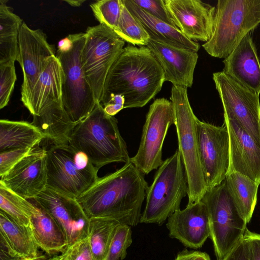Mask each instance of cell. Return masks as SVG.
<instances>
[{
    "instance_id": "1",
    "label": "cell",
    "mask_w": 260,
    "mask_h": 260,
    "mask_svg": "<svg viewBox=\"0 0 260 260\" xmlns=\"http://www.w3.org/2000/svg\"><path fill=\"white\" fill-rule=\"evenodd\" d=\"M148 185L144 175L131 161L97 179L77 201L89 219L110 217L121 224L136 226Z\"/></svg>"
},
{
    "instance_id": "2",
    "label": "cell",
    "mask_w": 260,
    "mask_h": 260,
    "mask_svg": "<svg viewBox=\"0 0 260 260\" xmlns=\"http://www.w3.org/2000/svg\"><path fill=\"white\" fill-rule=\"evenodd\" d=\"M165 81L164 71L150 49L128 45L109 72L101 102L120 94L125 99L124 109L141 108L161 90Z\"/></svg>"
},
{
    "instance_id": "3",
    "label": "cell",
    "mask_w": 260,
    "mask_h": 260,
    "mask_svg": "<svg viewBox=\"0 0 260 260\" xmlns=\"http://www.w3.org/2000/svg\"><path fill=\"white\" fill-rule=\"evenodd\" d=\"M69 144L84 153L97 168L113 162L130 161L127 146L115 116L96 103L84 119L74 127Z\"/></svg>"
},
{
    "instance_id": "4",
    "label": "cell",
    "mask_w": 260,
    "mask_h": 260,
    "mask_svg": "<svg viewBox=\"0 0 260 260\" xmlns=\"http://www.w3.org/2000/svg\"><path fill=\"white\" fill-rule=\"evenodd\" d=\"M260 23V0H218L214 27L202 47L211 56L226 57Z\"/></svg>"
},
{
    "instance_id": "5",
    "label": "cell",
    "mask_w": 260,
    "mask_h": 260,
    "mask_svg": "<svg viewBox=\"0 0 260 260\" xmlns=\"http://www.w3.org/2000/svg\"><path fill=\"white\" fill-rule=\"evenodd\" d=\"M187 88L173 86L172 103L178 142L187 175L190 205L201 201L207 187L200 160L197 132L198 118L190 106Z\"/></svg>"
},
{
    "instance_id": "6",
    "label": "cell",
    "mask_w": 260,
    "mask_h": 260,
    "mask_svg": "<svg viewBox=\"0 0 260 260\" xmlns=\"http://www.w3.org/2000/svg\"><path fill=\"white\" fill-rule=\"evenodd\" d=\"M188 186L184 166L178 149L157 169L148 187L141 223L162 224L180 209L182 199L188 195Z\"/></svg>"
},
{
    "instance_id": "7",
    "label": "cell",
    "mask_w": 260,
    "mask_h": 260,
    "mask_svg": "<svg viewBox=\"0 0 260 260\" xmlns=\"http://www.w3.org/2000/svg\"><path fill=\"white\" fill-rule=\"evenodd\" d=\"M47 150V186L77 199L98 178L88 156L70 144H52Z\"/></svg>"
},
{
    "instance_id": "8",
    "label": "cell",
    "mask_w": 260,
    "mask_h": 260,
    "mask_svg": "<svg viewBox=\"0 0 260 260\" xmlns=\"http://www.w3.org/2000/svg\"><path fill=\"white\" fill-rule=\"evenodd\" d=\"M201 201L207 208L209 237L217 260H223L243 239L247 223L235 206L225 179L219 185L207 188Z\"/></svg>"
},
{
    "instance_id": "9",
    "label": "cell",
    "mask_w": 260,
    "mask_h": 260,
    "mask_svg": "<svg viewBox=\"0 0 260 260\" xmlns=\"http://www.w3.org/2000/svg\"><path fill=\"white\" fill-rule=\"evenodd\" d=\"M73 45L70 50H57L56 57L62 70V103L66 113L75 124L87 117L96 104L82 66L81 53L85 32L69 35Z\"/></svg>"
},
{
    "instance_id": "10",
    "label": "cell",
    "mask_w": 260,
    "mask_h": 260,
    "mask_svg": "<svg viewBox=\"0 0 260 260\" xmlns=\"http://www.w3.org/2000/svg\"><path fill=\"white\" fill-rule=\"evenodd\" d=\"M81 53L82 68L96 103H100L104 85L112 65L122 52L125 41L103 24L87 27Z\"/></svg>"
},
{
    "instance_id": "11",
    "label": "cell",
    "mask_w": 260,
    "mask_h": 260,
    "mask_svg": "<svg viewBox=\"0 0 260 260\" xmlns=\"http://www.w3.org/2000/svg\"><path fill=\"white\" fill-rule=\"evenodd\" d=\"M175 122L171 101L157 99L150 106L143 127L140 145L132 162L144 175L162 164V148L168 130Z\"/></svg>"
},
{
    "instance_id": "12",
    "label": "cell",
    "mask_w": 260,
    "mask_h": 260,
    "mask_svg": "<svg viewBox=\"0 0 260 260\" xmlns=\"http://www.w3.org/2000/svg\"><path fill=\"white\" fill-rule=\"evenodd\" d=\"M224 117L236 121L260 147L259 95L235 81L223 71L213 74Z\"/></svg>"
},
{
    "instance_id": "13",
    "label": "cell",
    "mask_w": 260,
    "mask_h": 260,
    "mask_svg": "<svg viewBox=\"0 0 260 260\" xmlns=\"http://www.w3.org/2000/svg\"><path fill=\"white\" fill-rule=\"evenodd\" d=\"M18 41L16 60L23 72L21 100L24 105L39 77L56 56V51L54 45L49 44L42 29H32L24 21L19 30Z\"/></svg>"
},
{
    "instance_id": "14",
    "label": "cell",
    "mask_w": 260,
    "mask_h": 260,
    "mask_svg": "<svg viewBox=\"0 0 260 260\" xmlns=\"http://www.w3.org/2000/svg\"><path fill=\"white\" fill-rule=\"evenodd\" d=\"M198 146L207 188L220 184L226 178L230 164L229 135L224 123L216 126L197 121Z\"/></svg>"
},
{
    "instance_id": "15",
    "label": "cell",
    "mask_w": 260,
    "mask_h": 260,
    "mask_svg": "<svg viewBox=\"0 0 260 260\" xmlns=\"http://www.w3.org/2000/svg\"><path fill=\"white\" fill-rule=\"evenodd\" d=\"M33 200L60 226L68 247L88 237L89 219L77 199L47 186Z\"/></svg>"
},
{
    "instance_id": "16",
    "label": "cell",
    "mask_w": 260,
    "mask_h": 260,
    "mask_svg": "<svg viewBox=\"0 0 260 260\" xmlns=\"http://www.w3.org/2000/svg\"><path fill=\"white\" fill-rule=\"evenodd\" d=\"M47 150L39 145L18 162L0 182L27 200L34 199L47 186Z\"/></svg>"
},
{
    "instance_id": "17",
    "label": "cell",
    "mask_w": 260,
    "mask_h": 260,
    "mask_svg": "<svg viewBox=\"0 0 260 260\" xmlns=\"http://www.w3.org/2000/svg\"><path fill=\"white\" fill-rule=\"evenodd\" d=\"M176 27L192 41L207 42L214 27L215 7L199 0H165Z\"/></svg>"
},
{
    "instance_id": "18",
    "label": "cell",
    "mask_w": 260,
    "mask_h": 260,
    "mask_svg": "<svg viewBox=\"0 0 260 260\" xmlns=\"http://www.w3.org/2000/svg\"><path fill=\"white\" fill-rule=\"evenodd\" d=\"M146 46L160 65L165 81L173 86H192L198 52L152 38Z\"/></svg>"
},
{
    "instance_id": "19",
    "label": "cell",
    "mask_w": 260,
    "mask_h": 260,
    "mask_svg": "<svg viewBox=\"0 0 260 260\" xmlns=\"http://www.w3.org/2000/svg\"><path fill=\"white\" fill-rule=\"evenodd\" d=\"M169 236L179 240L186 247L198 249L202 247L210 236L207 210L202 201L187 205L168 218L166 224Z\"/></svg>"
},
{
    "instance_id": "20",
    "label": "cell",
    "mask_w": 260,
    "mask_h": 260,
    "mask_svg": "<svg viewBox=\"0 0 260 260\" xmlns=\"http://www.w3.org/2000/svg\"><path fill=\"white\" fill-rule=\"evenodd\" d=\"M229 135L228 173L237 172L260 185V147L235 120L224 116Z\"/></svg>"
},
{
    "instance_id": "21",
    "label": "cell",
    "mask_w": 260,
    "mask_h": 260,
    "mask_svg": "<svg viewBox=\"0 0 260 260\" xmlns=\"http://www.w3.org/2000/svg\"><path fill=\"white\" fill-rule=\"evenodd\" d=\"M223 72L238 84L260 94V60L250 32L225 57Z\"/></svg>"
},
{
    "instance_id": "22",
    "label": "cell",
    "mask_w": 260,
    "mask_h": 260,
    "mask_svg": "<svg viewBox=\"0 0 260 260\" xmlns=\"http://www.w3.org/2000/svg\"><path fill=\"white\" fill-rule=\"evenodd\" d=\"M62 70L53 56L39 77L24 106L32 116L38 115L55 103H62Z\"/></svg>"
},
{
    "instance_id": "23",
    "label": "cell",
    "mask_w": 260,
    "mask_h": 260,
    "mask_svg": "<svg viewBox=\"0 0 260 260\" xmlns=\"http://www.w3.org/2000/svg\"><path fill=\"white\" fill-rule=\"evenodd\" d=\"M34 204L29 228L37 244L48 254L65 252L68 244L62 230L46 210L35 202Z\"/></svg>"
},
{
    "instance_id": "24",
    "label": "cell",
    "mask_w": 260,
    "mask_h": 260,
    "mask_svg": "<svg viewBox=\"0 0 260 260\" xmlns=\"http://www.w3.org/2000/svg\"><path fill=\"white\" fill-rule=\"evenodd\" d=\"M1 243L9 253L21 258L38 260L39 246L29 227L16 222L0 210Z\"/></svg>"
},
{
    "instance_id": "25",
    "label": "cell",
    "mask_w": 260,
    "mask_h": 260,
    "mask_svg": "<svg viewBox=\"0 0 260 260\" xmlns=\"http://www.w3.org/2000/svg\"><path fill=\"white\" fill-rule=\"evenodd\" d=\"M48 139L55 145L69 144L74 123L64 110L62 103H55L33 116L31 122Z\"/></svg>"
},
{
    "instance_id": "26",
    "label": "cell",
    "mask_w": 260,
    "mask_h": 260,
    "mask_svg": "<svg viewBox=\"0 0 260 260\" xmlns=\"http://www.w3.org/2000/svg\"><path fill=\"white\" fill-rule=\"evenodd\" d=\"M127 9L140 21L150 38L175 44L198 52L200 44L188 39L181 31L151 15L135 4L132 0H122Z\"/></svg>"
},
{
    "instance_id": "27",
    "label": "cell",
    "mask_w": 260,
    "mask_h": 260,
    "mask_svg": "<svg viewBox=\"0 0 260 260\" xmlns=\"http://www.w3.org/2000/svg\"><path fill=\"white\" fill-rule=\"evenodd\" d=\"M44 139V135L31 123L0 120V153L18 148H33Z\"/></svg>"
},
{
    "instance_id": "28",
    "label": "cell",
    "mask_w": 260,
    "mask_h": 260,
    "mask_svg": "<svg viewBox=\"0 0 260 260\" xmlns=\"http://www.w3.org/2000/svg\"><path fill=\"white\" fill-rule=\"evenodd\" d=\"M228 192L239 212L248 223L257 202L259 185L237 172L228 174L225 179Z\"/></svg>"
},
{
    "instance_id": "29",
    "label": "cell",
    "mask_w": 260,
    "mask_h": 260,
    "mask_svg": "<svg viewBox=\"0 0 260 260\" xmlns=\"http://www.w3.org/2000/svg\"><path fill=\"white\" fill-rule=\"evenodd\" d=\"M6 2L0 1V63L16 60L19 30L23 22Z\"/></svg>"
},
{
    "instance_id": "30",
    "label": "cell",
    "mask_w": 260,
    "mask_h": 260,
    "mask_svg": "<svg viewBox=\"0 0 260 260\" xmlns=\"http://www.w3.org/2000/svg\"><path fill=\"white\" fill-rule=\"evenodd\" d=\"M117 220L105 217L89 219L88 240L92 254L96 260H107L110 244L117 226Z\"/></svg>"
},
{
    "instance_id": "31",
    "label": "cell",
    "mask_w": 260,
    "mask_h": 260,
    "mask_svg": "<svg viewBox=\"0 0 260 260\" xmlns=\"http://www.w3.org/2000/svg\"><path fill=\"white\" fill-rule=\"evenodd\" d=\"M35 207L31 203L0 182V209L20 225L29 227L30 215Z\"/></svg>"
},
{
    "instance_id": "32",
    "label": "cell",
    "mask_w": 260,
    "mask_h": 260,
    "mask_svg": "<svg viewBox=\"0 0 260 260\" xmlns=\"http://www.w3.org/2000/svg\"><path fill=\"white\" fill-rule=\"evenodd\" d=\"M116 34L134 46H146L150 36L140 21L127 9L121 0V12Z\"/></svg>"
},
{
    "instance_id": "33",
    "label": "cell",
    "mask_w": 260,
    "mask_h": 260,
    "mask_svg": "<svg viewBox=\"0 0 260 260\" xmlns=\"http://www.w3.org/2000/svg\"><path fill=\"white\" fill-rule=\"evenodd\" d=\"M121 0H100L90 5L93 13L100 22L114 31L118 29Z\"/></svg>"
},
{
    "instance_id": "34",
    "label": "cell",
    "mask_w": 260,
    "mask_h": 260,
    "mask_svg": "<svg viewBox=\"0 0 260 260\" xmlns=\"http://www.w3.org/2000/svg\"><path fill=\"white\" fill-rule=\"evenodd\" d=\"M133 242L131 226L119 224L112 238L107 260H123L127 254V249Z\"/></svg>"
},
{
    "instance_id": "35",
    "label": "cell",
    "mask_w": 260,
    "mask_h": 260,
    "mask_svg": "<svg viewBox=\"0 0 260 260\" xmlns=\"http://www.w3.org/2000/svg\"><path fill=\"white\" fill-rule=\"evenodd\" d=\"M14 62L0 63V109L8 105L17 80Z\"/></svg>"
},
{
    "instance_id": "36",
    "label": "cell",
    "mask_w": 260,
    "mask_h": 260,
    "mask_svg": "<svg viewBox=\"0 0 260 260\" xmlns=\"http://www.w3.org/2000/svg\"><path fill=\"white\" fill-rule=\"evenodd\" d=\"M143 10L166 23L176 27L164 0H132Z\"/></svg>"
},
{
    "instance_id": "37",
    "label": "cell",
    "mask_w": 260,
    "mask_h": 260,
    "mask_svg": "<svg viewBox=\"0 0 260 260\" xmlns=\"http://www.w3.org/2000/svg\"><path fill=\"white\" fill-rule=\"evenodd\" d=\"M22 148L7 150L0 153V176L7 174L32 149Z\"/></svg>"
},
{
    "instance_id": "38",
    "label": "cell",
    "mask_w": 260,
    "mask_h": 260,
    "mask_svg": "<svg viewBox=\"0 0 260 260\" xmlns=\"http://www.w3.org/2000/svg\"><path fill=\"white\" fill-rule=\"evenodd\" d=\"M64 253L66 260H96L91 251L88 237L69 246Z\"/></svg>"
},
{
    "instance_id": "39",
    "label": "cell",
    "mask_w": 260,
    "mask_h": 260,
    "mask_svg": "<svg viewBox=\"0 0 260 260\" xmlns=\"http://www.w3.org/2000/svg\"><path fill=\"white\" fill-rule=\"evenodd\" d=\"M249 260H260V234L251 232L247 228L244 233Z\"/></svg>"
},
{
    "instance_id": "40",
    "label": "cell",
    "mask_w": 260,
    "mask_h": 260,
    "mask_svg": "<svg viewBox=\"0 0 260 260\" xmlns=\"http://www.w3.org/2000/svg\"><path fill=\"white\" fill-rule=\"evenodd\" d=\"M124 96L120 94L110 95L100 103L105 112L113 116L124 109Z\"/></svg>"
},
{
    "instance_id": "41",
    "label": "cell",
    "mask_w": 260,
    "mask_h": 260,
    "mask_svg": "<svg viewBox=\"0 0 260 260\" xmlns=\"http://www.w3.org/2000/svg\"><path fill=\"white\" fill-rule=\"evenodd\" d=\"M223 260H249L247 245L243 238Z\"/></svg>"
},
{
    "instance_id": "42",
    "label": "cell",
    "mask_w": 260,
    "mask_h": 260,
    "mask_svg": "<svg viewBox=\"0 0 260 260\" xmlns=\"http://www.w3.org/2000/svg\"><path fill=\"white\" fill-rule=\"evenodd\" d=\"M174 260H211L206 252L184 249L179 252Z\"/></svg>"
},
{
    "instance_id": "43",
    "label": "cell",
    "mask_w": 260,
    "mask_h": 260,
    "mask_svg": "<svg viewBox=\"0 0 260 260\" xmlns=\"http://www.w3.org/2000/svg\"><path fill=\"white\" fill-rule=\"evenodd\" d=\"M73 45V41L69 36H68L58 42L57 45V51L60 52L68 51L72 48Z\"/></svg>"
},
{
    "instance_id": "44",
    "label": "cell",
    "mask_w": 260,
    "mask_h": 260,
    "mask_svg": "<svg viewBox=\"0 0 260 260\" xmlns=\"http://www.w3.org/2000/svg\"><path fill=\"white\" fill-rule=\"evenodd\" d=\"M1 260H19L21 258L11 254L8 251L6 247L1 243Z\"/></svg>"
},
{
    "instance_id": "45",
    "label": "cell",
    "mask_w": 260,
    "mask_h": 260,
    "mask_svg": "<svg viewBox=\"0 0 260 260\" xmlns=\"http://www.w3.org/2000/svg\"><path fill=\"white\" fill-rule=\"evenodd\" d=\"M66 2L68 3L70 5L73 7H79L84 3V1H65Z\"/></svg>"
},
{
    "instance_id": "46",
    "label": "cell",
    "mask_w": 260,
    "mask_h": 260,
    "mask_svg": "<svg viewBox=\"0 0 260 260\" xmlns=\"http://www.w3.org/2000/svg\"><path fill=\"white\" fill-rule=\"evenodd\" d=\"M48 260H66L65 254L64 253H63L60 255L54 256Z\"/></svg>"
},
{
    "instance_id": "47",
    "label": "cell",
    "mask_w": 260,
    "mask_h": 260,
    "mask_svg": "<svg viewBox=\"0 0 260 260\" xmlns=\"http://www.w3.org/2000/svg\"><path fill=\"white\" fill-rule=\"evenodd\" d=\"M19 260H35V259H25V258H21Z\"/></svg>"
}]
</instances>
